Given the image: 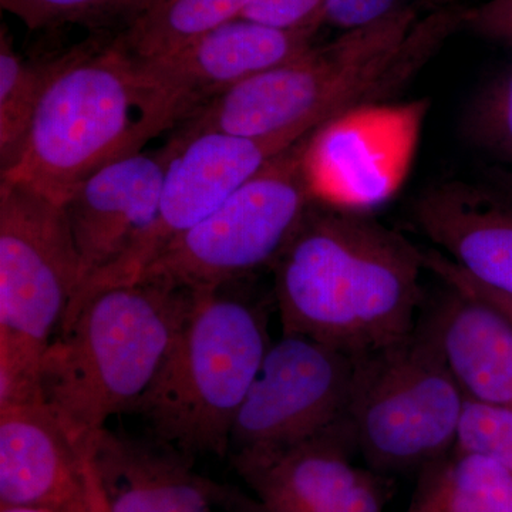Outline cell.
<instances>
[{
  "mask_svg": "<svg viewBox=\"0 0 512 512\" xmlns=\"http://www.w3.org/2000/svg\"><path fill=\"white\" fill-rule=\"evenodd\" d=\"M271 269L284 335L357 357L419 322L423 251L353 208L316 201Z\"/></svg>",
  "mask_w": 512,
  "mask_h": 512,
  "instance_id": "1",
  "label": "cell"
},
{
  "mask_svg": "<svg viewBox=\"0 0 512 512\" xmlns=\"http://www.w3.org/2000/svg\"><path fill=\"white\" fill-rule=\"evenodd\" d=\"M402 12L343 30L281 66L256 74L188 114L178 130L220 131L289 147L350 111L394 96L440 52L439 40Z\"/></svg>",
  "mask_w": 512,
  "mask_h": 512,
  "instance_id": "2",
  "label": "cell"
},
{
  "mask_svg": "<svg viewBox=\"0 0 512 512\" xmlns=\"http://www.w3.org/2000/svg\"><path fill=\"white\" fill-rule=\"evenodd\" d=\"M174 126L163 97L114 36L87 40L59 56L18 160L0 178L63 204L90 175Z\"/></svg>",
  "mask_w": 512,
  "mask_h": 512,
  "instance_id": "3",
  "label": "cell"
},
{
  "mask_svg": "<svg viewBox=\"0 0 512 512\" xmlns=\"http://www.w3.org/2000/svg\"><path fill=\"white\" fill-rule=\"evenodd\" d=\"M194 292L141 279L84 303L42 360L43 400L93 458L107 420L131 412L153 383Z\"/></svg>",
  "mask_w": 512,
  "mask_h": 512,
  "instance_id": "4",
  "label": "cell"
},
{
  "mask_svg": "<svg viewBox=\"0 0 512 512\" xmlns=\"http://www.w3.org/2000/svg\"><path fill=\"white\" fill-rule=\"evenodd\" d=\"M224 288L192 291L170 352L131 410L150 439L191 460L229 456L239 409L272 345L264 306Z\"/></svg>",
  "mask_w": 512,
  "mask_h": 512,
  "instance_id": "5",
  "label": "cell"
},
{
  "mask_svg": "<svg viewBox=\"0 0 512 512\" xmlns=\"http://www.w3.org/2000/svg\"><path fill=\"white\" fill-rule=\"evenodd\" d=\"M82 281L63 204L0 178V407L43 399V356Z\"/></svg>",
  "mask_w": 512,
  "mask_h": 512,
  "instance_id": "6",
  "label": "cell"
},
{
  "mask_svg": "<svg viewBox=\"0 0 512 512\" xmlns=\"http://www.w3.org/2000/svg\"><path fill=\"white\" fill-rule=\"evenodd\" d=\"M466 403L429 313L403 339L356 357L348 414L377 474L421 471L450 454Z\"/></svg>",
  "mask_w": 512,
  "mask_h": 512,
  "instance_id": "7",
  "label": "cell"
},
{
  "mask_svg": "<svg viewBox=\"0 0 512 512\" xmlns=\"http://www.w3.org/2000/svg\"><path fill=\"white\" fill-rule=\"evenodd\" d=\"M313 136L315 131L272 158L204 221L174 239L138 281L205 291L272 268L319 200L309 164Z\"/></svg>",
  "mask_w": 512,
  "mask_h": 512,
  "instance_id": "8",
  "label": "cell"
},
{
  "mask_svg": "<svg viewBox=\"0 0 512 512\" xmlns=\"http://www.w3.org/2000/svg\"><path fill=\"white\" fill-rule=\"evenodd\" d=\"M167 146L170 158L153 224L116 264L80 288L62 328L97 293L138 281L167 245L204 221L266 163L288 148L275 141L251 140L220 131L180 130L168 140Z\"/></svg>",
  "mask_w": 512,
  "mask_h": 512,
  "instance_id": "9",
  "label": "cell"
},
{
  "mask_svg": "<svg viewBox=\"0 0 512 512\" xmlns=\"http://www.w3.org/2000/svg\"><path fill=\"white\" fill-rule=\"evenodd\" d=\"M356 357L302 335L272 342L242 403L231 451L311 439L348 416Z\"/></svg>",
  "mask_w": 512,
  "mask_h": 512,
  "instance_id": "10",
  "label": "cell"
},
{
  "mask_svg": "<svg viewBox=\"0 0 512 512\" xmlns=\"http://www.w3.org/2000/svg\"><path fill=\"white\" fill-rule=\"evenodd\" d=\"M349 414L311 439L229 453L264 512H383L382 481L355 464Z\"/></svg>",
  "mask_w": 512,
  "mask_h": 512,
  "instance_id": "11",
  "label": "cell"
},
{
  "mask_svg": "<svg viewBox=\"0 0 512 512\" xmlns=\"http://www.w3.org/2000/svg\"><path fill=\"white\" fill-rule=\"evenodd\" d=\"M0 507L106 512L93 458L45 400L0 407Z\"/></svg>",
  "mask_w": 512,
  "mask_h": 512,
  "instance_id": "12",
  "label": "cell"
},
{
  "mask_svg": "<svg viewBox=\"0 0 512 512\" xmlns=\"http://www.w3.org/2000/svg\"><path fill=\"white\" fill-rule=\"evenodd\" d=\"M316 33L318 29L279 30L235 18L173 55L137 63L178 126L207 101L311 49Z\"/></svg>",
  "mask_w": 512,
  "mask_h": 512,
  "instance_id": "13",
  "label": "cell"
},
{
  "mask_svg": "<svg viewBox=\"0 0 512 512\" xmlns=\"http://www.w3.org/2000/svg\"><path fill=\"white\" fill-rule=\"evenodd\" d=\"M93 467L106 512H264L251 495L202 476L191 458L153 439L104 429Z\"/></svg>",
  "mask_w": 512,
  "mask_h": 512,
  "instance_id": "14",
  "label": "cell"
},
{
  "mask_svg": "<svg viewBox=\"0 0 512 512\" xmlns=\"http://www.w3.org/2000/svg\"><path fill=\"white\" fill-rule=\"evenodd\" d=\"M168 158L165 144L153 153L138 151L113 161L90 175L63 202L82 259L80 288L116 264L153 224Z\"/></svg>",
  "mask_w": 512,
  "mask_h": 512,
  "instance_id": "15",
  "label": "cell"
},
{
  "mask_svg": "<svg viewBox=\"0 0 512 512\" xmlns=\"http://www.w3.org/2000/svg\"><path fill=\"white\" fill-rule=\"evenodd\" d=\"M412 218L434 249L477 282L512 298V207L463 181L430 185Z\"/></svg>",
  "mask_w": 512,
  "mask_h": 512,
  "instance_id": "16",
  "label": "cell"
},
{
  "mask_svg": "<svg viewBox=\"0 0 512 512\" xmlns=\"http://www.w3.org/2000/svg\"><path fill=\"white\" fill-rule=\"evenodd\" d=\"M429 316L467 399L512 413L511 323L493 306L453 288Z\"/></svg>",
  "mask_w": 512,
  "mask_h": 512,
  "instance_id": "17",
  "label": "cell"
},
{
  "mask_svg": "<svg viewBox=\"0 0 512 512\" xmlns=\"http://www.w3.org/2000/svg\"><path fill=\"white\" fill-rule=\"evenodd\" d=\"M404 512H512V473L484 454L453 450L420 471Z\"/></svg>",
  "mask_w": 512,
  "mask_h": 512,
  "instance_id": "18",
  "label": "cell"
},
{
  "mask_svg": "<svg viewBox=\"0 0 512 512\" xmlns=\"http://www.w3.org/2000/svg\"><path fill=\"white\" fill-rule=\"evenodd\" d=\"M245 0H144L114 42L138 63L163 59L239 18Z\"/></svg>",
  "mask_w": 512,
  "mask_h": 512,
  "instance_id": "19",
  "label": "cell"
},
{
  "mask_svg": "<svg viewBox=\"0 0 512 512\" xmlns=\"http://www.w3.org/2000/svg\"><path fill=\"white\" fill-rule=\"evenodd\" d=\"M59 56L30 62L13 46L12 36L0 30V164L2 171L18 160L37 106L55 76Z\"/></svg>",
  "mask_w": 512,
  "mask_h": 512,
  "instance_id": "20",
  "label": "cell"
},
{
  "mask_svg": "<svg viewBox=\"0 0 512 512\" xmlns=\"http://www.w3.org/2000/svg\"><path fill=\"white\" fill-rule=\"evenodd\" d=\"M144 0H0L5 12L30 30L64 25L101 28L117 23L123 28Z\"/></svg>",
  "mask_w": 512,
  "mask_h": 512,
  "instance_id": "21",
  "label": "cell"
},
{
  "mask_svg": "<svg viewBox=\"0 0 512 512\" xmlns=\"http://www.w3.org/2000/svg\"><path fill=\"white\" fill-rule=\"evenodd\" d=\"M463 134L480 150L512 164V64L468 104Z\"/></svg>",
  "mask_w": 512,
  "mask_h": 512,
  "instance_id": "22",
  "label": "cell"
},
{
  "mask_svg": "<svg viewBox=\"0 0 512 512\" xmlns=\"http://www.w3.org/2000/svg\"><path fill=\"white\" fill-rule=\"evenodd\" d=\"M454 450L484 454L512 473V413L467 399Z\"/></svg>",
  "mask_w": 512,
  "mask_h": 512,
  "instance_id": "23",
  "label": "cell"
},
{
  "mask_svg": "<svg viewBox=\"0 0 512 512\" xmlns=\"http://www.w3.org/2000/svg\"><path fill=\"white\" fill-rule=\"evenodd\" d=\"M463 5V0H328L325 25L340 30L360 28L402 12L420 16L436 10Z\"/></svg>",
  "mask_w": 512,
  "mask_h": 512,
  "instance_id": "24",
  "label": "cell"
},
{
  "mask_svg": "<svg viewBox=\"0 0 512 512\" xmlns=\"http://www.w3.org/2000/svg\"><path fill=\"white\" fill-rule=\"evenodd\" d=\"M328 0H245L239 18L279 30L320 29Z\"/></svg>",
  "mask_w": 512,
  "mask_h": 512,
  "instance_id": "25",
  "label": "cell"
},
{
  "mask_svg": "<svg viewBox=\"0 0 512 512\" xmlns=\"http://www.w3.org/2000/svg\"><path fill=\"white\" fill-rule=\"evenodd\" d=\"M424 268L440 279L448 288L456 289L468 296L480 299L488 305L497 309L501 315L512 325V298L504 295L487 286L480 284L476 279L468 276L466 272L461 271L457 265H454L447 256L441 254L437 249L423 251Z\"/></svg>",
  "mask_w": 512,
  "mask_h": 512,
  "instance_id": "26",
  "label": "cell"
},
{
  "mask_svg": "<svg viewBox=\"0 0 512 512\" xmlns=\"http://www.w3.org/2000/svg\"><path fill=\"white\" fill-rule=\"evenodd\" d=\"M464 30L512 46V0H487L470 6Z\"/></svg>",
  "mask_w": 512,
  "mask_h": 512,
  "instance_id": "27",
  "label": "cell"
},
{
  "mask_svg": "<svg viewBox=\"0 0 512 512\" xmlns=\"http://www.w3.org/2000/svg\"><path fill=\"white\" fill-rule=\"evenodd\" d=\"M0 512H60V511L47 510V508L0 507Z\"/></svg>",
  "mask_w": 512,
  "mask_h": 512,
  "instance_id": "28",
  "label": "cell"
},
{
  "mask_svg": "<svg viewBox=\"0 0 512 512\" xmlns=\"http://www.w3.org/2000/svg\"><path fill=\"white\" fill-rule=\"evenodd\" d=\"M504 192L505 194L498 195H500V197L503 198L505 202H508L512 207V183H510V185L505 184Z\"/></svg>",
  "mask_w": 512,
  "mask_h": 512,
  "instance_id": "29",
  "label": "cell"
}]
</instances>
